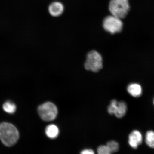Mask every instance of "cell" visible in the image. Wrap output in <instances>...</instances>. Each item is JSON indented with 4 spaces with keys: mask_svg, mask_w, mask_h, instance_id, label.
<instances>
[{
    "mask_svg": "<svg viewBox=\"0 0 154 154\" xmlns=\"http://www.w3.org/2000/svg\"><path fill=\"white\" fill-rule=\"evenodd\" d=\"M38 113L42 120L46 121L53 120L58 113L57 108L51 102H46L38 106Z\"/></svg>",
    "mask_w": 154,
    "mask_h": 154,
    "instance_id": "277c9868",
    "label": "cell"
},
{
    "mask_svg": "<svg viewBox=\"0 0 154 154\" xmlns=\"http://www.w3.org/2000/svg\"><path fill=\"white\" fill-rule=\"evenodd\" d=\"M81 153L82 154H93L94 153V152L92 149H86L82 151Z\"/></svg>",
    "mask_w": 154,
    "mask_h": 154,
    "instance_id": "2e32d148",
    "label": "cell"
},
{
    "mask_svg": "<svg viewBox=\"0 0 154 154\" xmlns=\"http://www.w3.org/2000/svg\"><path fill=\"white\" fill-rule=\"evenodd\" d=\"M84 67L88 71L95 72H99L103 67V58L100 54L95 51L89 52L87 55Z\"/></svg>",
    "mask_w": 154,
    "mask_h": 154,
    "instance_id": "3957f363",
    "label": "cell"
},
{
    "mask_svg": "<svg viewBox=\"0 0 154 154\" xmlns=\"http://www.w3.org/2000/svg\"><path fill=\"white\" fill-rule=\"evenodd\" d=\"M143 136L140 131L134 130L129 135L128 143L130 147L134 149H137L142 143Z\"/></svg>",
    "mask_w": 154,
    "mask_h": 154,
    "instance_id": "8992f818",
    "label": "cell"
},
{
    "mask_svg": "<svg viewBox=\"0 0 154 154\" xmlns=\"http://www.w3.org/2000/svg\"><path fill=\"white\" fill-rule=\"evenodd\" d=\"M145 140L147 146L152 149H154V131H148L146 133Z\"/></svg>",
    "mask_w": 154,
    "mask_h": 154,
    "instance_id": "8fae6325",
    "label": "cell"
},
{
    "mask_svg": "<svg viewBox=\"0 0 154 154\" xmlns=\"http://www.w3.org/2000/svg\"><path fill=\"white\" fill-rule=\"evenodd\" d=\"M153 104H154V100H153Z\"/></svg>",
    "mask_w": 154,
    "mask_h": 154,
    "instance_id": "e0dca14e",
    "label": "cell"
},
{
    "mask_svg": "<svg viewBox=\"0 0 154 154\" xmlns=\"http://www.w3.org/2000/svg\"><path fill=\"white\" fill-rule=\"evenodd\" d=\"M127 109V105L124 101L118 102L117 106L115 115L117 118H121L126 115Z\"/></svg>",
    "mask_w": 154,
    "mask_h": 154,
    "instance_id": "9c48e42d",
    "label": "cell"
},
{
    "mask_svg": "<svg viewBox=\"0 0 154 154\" xmlns=\"http://www.w3.org/2000/svg\"><path fill=\"white\" fill-rule=\"evenodd\" d=\"M104 29L112 34L120 32L123 27V23L121 19L112 15L106 17L103 22Z\"/></svg>",
    "mask_w": 154,
    "mask_h": 154,
    "instance_id": "5b68a950",
    "label": "cell"
},
{
    "mask_svg": "<svg viewBox=\"0 0 154 154\" xmlns=\"http://www.w3.org/2000/svg\"><path fill=\"white\" fill-rule=\"evenodd\" d=\"M98 153L99 154H109L110 152L107 145H102L99 146L97 149Z\"/></svg>",
    "mask_w": 154,
    "mask_h": 154,
    "instance_id": "9a60e30c",
    "label": "cell"
},
{
    "mask_svg": "<svg viewBox=\"0 0 154 154\" xmlns=\"http://www.w3.org/2000/svg\"><path fill=\"white\" fill-rule=\"evenodd\" d=\"M64 9V6L62 3L60 2H55L49 5L48 10L52 16L57 17L62 14Z\"/></svg>",
    "mask_w": 154,
    "mask_h": 154,
    "instance_id": "52a82bcc",
    "label": "cell"
},
{
    "mask_svg": "<svg viewBox=\"0 0 154 154\" xmlns=\"http://www.w3.org/2000/svg\"><path fill=\"white\" fill-rule=\"evenodd\" d=\"M19 137L18 131L14 125L6 122L0 124V139L5 146L7 147L14 146Z\"/></svg>",
    "mask_w": 154,
    "mask_h": 154,
    "instance_id": "6da1fadb",
    "label": "cell"
},
{
    "mask_svg": "<svg viewBox=\"0 0 154 154\" xmlns=\"http://www.w3.org/2000/svg\"><path fill=\"white\" fill-rule=\"evenodd\" d=\"M45 133L48 137L51 139H54L57 137L59 134L58 128L55 125H48L46 128Z\"/></svg>",
    "mask_w": 154,
    "mask_h": 154,
    "instance_id": "30bf717a",
    "label": "cell"
},
{
    "mask_svg": "<svg viewBox=\"0 0 154 154\" xmlns=\"http://www.w3.org/2000/svg\"><path fill=\"white\" fill-rule=\"evenodd\" d=\"M118 103V102L116 100H113L111 101L110 105L109 106L107 109L108 112L109 114H115Z\"/></svg>",
    "mask_w": 154,
    "mask_h": 154,
    "instance_id": "5bb4252c",
    "label": "cell"
},
{
    "mask_svg": "<svg viewBox=\"0 0 154 154\" xmlns=\"http://www.w3.org/2000/svg\"><path fill=\"white\" fill-rule=\"evenodd\" d=\"M3 109L5 112L10 114L14 113L16 109V105L11 101H8L4 104Z\"/></svg>",
    "mask_w": 154,
    "mask_h": 154,
    "instance_id": "7c38bea8",
    "label": "cell"
},
{
    "mask_svg": "<svg viewBox=\"0 0 154 154\" xmlns=\"http://www.w3.org/2000/svg\"><path fill=\"white\" fill-rule=\"evenodd\" d=\"M106 145L108 147L111 153L116 152L118 151L119 149V143L114 140H111Z\"/></svg>",
    "mask_w": 154,
    "mask_h": 154,
    "instance_id": "4fadbf2b",
    "label": "cell"
},
{
    "mask_svg": "<svg viewBox=\"0 0 154 154\" xmlns=\"http://www.w3.org/2000/svg\"><path fill=\"white\" fill-rule=\"evenodd\" d=\"M127 89L128 94L134 97H140L142 93V87L137 83H132L129 85Z\"/></svg>",
    "mask_w": 154,
    "mask_h": 154,
    "instance_id": "ba28073f",
    "label": "cell"
},
{
    "mask_svg": "<svg viewBox=\"0 0 154 154\" xmlns=\"http://www.w3.org/2000/svg\"><path fill=\"white\" fill-rule=\"evenodd\" d=\"M130 8L128 0H111L109 9L112 15L120 19L125 18Z\"/></svg>",
    "mask_w": 154,
    "mask_h": 154,
    "instance_id": "7a4b0ae2",
    "label": "cell"
}]
</instances>
